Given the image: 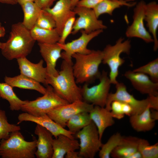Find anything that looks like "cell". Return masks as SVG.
Masks as SVG:
<instances>
[{"label":"cell","mask_w":158,"mask_h":158,"mask_svg":"<svg viewBox=\"0 0 158 158\" xmlns=\"http://www.w3.org/2000/svg\"><path fill=\"white\" fill-rule=\"evenodd\" d=\"M35 42L30 30L22 22L14 24L8 39L1 49L2 54L9 60L26 57L31 51Z\"/></svg>","instance_id":"obj_1"},{"label":"cell","mask_w":158,"mask_h":158,"mask_svg":"<svg viewBox=\"0 0 158 158\" xmlns=\"http://www.w3.org/2000/svg\"><path fill=\"white\" fill-rule=\"evenodd\" d=\"M73 62L63 60L58 75H48L47 79V85L52 86L59 96L69 103L83 100L81 87L77 85L73 75Z\"/></svg>","instance_id":"obj_2"},{"label":"cell","mask_w":158,"mask_h":158,"mask_svg":"<svg viewBox=\"0 0 158 158\" xmlns=\"http://www.w3.org/2000/svg\"><path fill=\"white\" fill-rule=\"evenodd\" d=\"M72 57L75 60L72 68L77 84H88L99 78L101 73L99 67L103 57L102 51L92 50L85 54L75 53Z\"/></svg>","instance_id":"obj_3"},{"label":"cell","mask_w":158,"mask_h":158,"mask_svg":"<svg viewBox=\"0 0 158 158\" xmlns=\"http://www.w3.org/2000/svg\"><path fill=\"white\" fill-rule=\"evenodd\" d=\"M20 131L11 133L9 137L0 142V156L3 158H34L36 140L27 141Z\"/></svg>","instance_id":"obj_4"},{"label":"cell","mask_w":158,"mask_h":158,"mask_svg":"<svg viewBox=\"0 0 158 158\" xmlns=\"http://www.w3.org/2000/svg\"><path fill=\"white\" fill-rule=\"evenodd\" d=\"M116 91L114 93H109L105 107L111 111V104L114 100H118L130 105L133 110V114L142 112L147 107L158 110V96H148L145 99L139 100L128 91L126 85L118 82L115 85Z\"/></svg>","instance_id":"obj_5"},{"label":"cell","mask_w":158,"mask_h":158,"mask_svg":"<svg viewBox=\"0 0 158 158\" xmlns=\"http://www.w3.org/2000/svg\"><path fill=\"white\" fill-rule=\"evenodd\" d=\"M131 48L130 40H124L120 37L115 44L107 45L102 51L103 57L102 63L107 65L110 69L109 77L111 84L115 85L119 73V68L125 62L120 56L123 53L129 54Z\"/></svg>","instance_id":"obj_6"},{"label":"cell","mask_w":158,"mask_h":158,"mask_svg":"<svg viewBox=\"0 0 158 158\" xmlns=\"http://www.w3.org/2000/svg\"><path fill=\"white\" fill-rule=\"evenodd\" d=\"M43 95L29 101L21 106V110L35 116L47 114L49 111L69 103L59 96L50 85H47Z\"/></svg>","instance_id":"obj_7"},{"label":"cell","mask_w":158,"mask_h":158,"mask_svg":"<svg viewBox=\"0 0 158 158\" xmlns=\"http://www.w3.org/2000/svg\"><path fill=\"white\" fill-rule=\"evenodd\" d=\"M75 134L80 141L78 153L80 158H94L103 144L95 123L92 121Z\"/></svg>","instance_id":"obj_8"},{"label":"cell","mask_w":158,"mask_h":158,"mask_svg":"<svg viewBox=\"0 0 158 158\" xmlns=\"http://www.w3.org/2000/svg\"><path fill=\"white\" fill-rule=\"evenodd\" d=\"M97 85L89 87L84 83L81 87L83 100L94 106L105 107L111 84L107 73L103 70Z\"/></svg>","instance_id":"obj_9"},{"label":"cell","mask_w":158,"mask_h":158,"mask_svg":"<svg viewBox=\"0 0 158 158\" xmlns=\"http://www.w3.org/2000/svg\"><path fill=\"white\" fill-rule=\"evenodd\" d=\"M73 10L78 17L75 20L71 33L72 34H75L81 30L89 34L107 28L103 21L97 18L92 9L76 6Z\"/></svg>","instance_id":"obj_10"},{"label":"cell","mask_w":158,"mask_h":158,"mask_svg":"<svg viewBox=\"0 0 158 158\" xmlns=\"http://www.w3.org/2000/svg\"><path fill=\"white\" fill-rule=\"evenodd\" d=\"M94 107L92 104L79 100L60 106L47 114L54 121L65 128L67 121L73 116L82 112L89 113Z\"/></svg>","instance_id":"obj_11"},{"label":"cell","mask_w":158,"mask_h":158,"mask_svg":"<svg viewBox=\"0 0 158 158\" xmlns=\"http://www.w3.org/2000/svg\"><path fill=\"white\" fill-rule=\"evenodd\" d=\"M146 4L144 1L142 0L134 6L133 22L127 28L125 35L128 38H138L147 43H150L153 42V40L144 24Z\"/></svg>","instance_id":"obj_12"},{"label":"cell","mask_w":158,"mask_h":158,"mask_svg":"<svg viewBox=\"0 0 158 158\" xmlns=\"http://www.w3.org/2000/svg\"><path fill=\"white\" fill-rule=\"evenodd\" d=\"M81 36L78 38L71 41L63 44L57 42L63 51L61 52V58L68 62H73L72 56L74 54L79 53L87 54L90 53L92 50L87 48L89 42L94 38L102 33L103 30H98L87 34L81 30Z\"/></svg>","instance_id":"obj_13"},{"label":"cell","mask_w":158,"mask_h":158,"mask_svg":"<svg viewBox=\"0 0 158 158\" xmlns=\"http://www.w3.org/2000/svg\"><path fill=\"white\" fill-rule=\"evenodd\" d=\"M18 118V124L24 121L35 123L48 130L55 138L61 134L64 135L72 138H74L72 133L59 125L51 118L47 114H44L39 116H35L27 113L24 112L19 114Z\"/></svg>","instance_id":"obj_14"},{"label":"cell","mask_w":158,"mask_h":158,"mask_svg":"<svg viewBox=\"0 0 158 158\" xmlns=\"http://www.w3.org/2000/svg\"><path fill=\"white\" fill-rule=\"evenodd\" d=\"M124 75L133 87L141 93L148 96H158V83L153 82L147 75L128 70Z\"/></svg>","instance_id":"obj_15"},{"label":"cell","mask_w":158,"mask_h":158,"mask_svg":"<svg viewBox=\"0 0 158 158\" xmlns=\"http://www.w3.org/2000/svg\"><path fill=\"white\" fill-rule=\"evenodd\" d=\"M17 60L20 74L47 85L48 74L46 68L43 66V60H41L37 63L31 62L26 57L19 58Z\"/></svg>","instance_id":"obj_16"},{"label":"cell","mask_w":158,"mask_h":158,"mask_svg":"<svg viewBox=\"0 0 158 158\" xmlns=\"http://www.w3.org/2000/svg\"><path fill=\"white\" fill-rule=\"evenodd\" d=\"M43 10L50 14L54 20L56 25L55 28L60 36L67 20L76 15L72 9L70 0H59L52 8Z\"/></svg>","instance_id":"obj_17"},{"label":"cell","mask_w":158,"mask_h":158,"mask_svg":"<svg viewBox=\"0 0 158 158\" xmlns=\"http://www.w3.org/2000/svg\"><path fill=\"white\" fill-rule=\"evenodd\" d=\"M40 52L45 61L48 75L56 76L59 74L56 69L57 61L61 58V48L57 43H38Z\"/></svg>","instance_id":"obj_18"},{"label":"cell","mask_w":158,"mask_h":158,"mask_svg":"<svg viewBox=\"0 0 158 158\" xmlns=\"http://www.w3.org/2000/svg\"><path fill=\"white\" fill-rule=\"evenodd\" d=\"M35 133L38 137L35 156L37 158H52L53 153V135L46 128L37 124Z\"/></svg>","instance_id":"obj_19"},{"label":"cell","mask_w":158,"mask_h":158,"mask_svg":"<svg viewBox=\"0 0 158 158\" xmlns=\"http://www.w3.org/2000/svg\"><path fill=\"white\" fill-rule=\"evenodd\" d=\"M89 114L92 121L97 128L99 139L101 140L105 130L115 123L111 111L105 107L95 106Z\"/></svg>","instance_id":"obj_20"},{"label":"cell","mask_w":158,"mask_h":158,"mask_svg":"<svg viewBox=\"0 0 158 158\" xmlns=\"http://www.w3.org/2000/svg\"><path fill=\"white\" fill-rule=\"evenodd\" d=\"M144 20L146 22L149 32L152 35L154 43L153 50L156 51L158 49L157 36L158 28V4L156 1H151L146 4Z\"/></svg>","instance_id":"obj_21"},{"label":"cell","mask_w":158,"mask_h":158,"mask_svg":"<svg viewBox=\"0 0 158 158\" xmlns=\"http://www.w3.org/2000/svg\"><path fill=\"white\" fill-rule=\"evenodd\" d=\"M53 153L52 158H63L67 152L79 149V143L74 138L61 134L53 139Z\"/></svg>","instance_id":"obj_22"},{"label":"cell","mask_w":158,"mask_h":158,"mask_svg":"<svg viewBox=\"0 0 158 158\" xmlns=\"http://www.w3.org/2000/svg\"><path fill=\"white\" fill-rule=\"evenodd\" d=\"M150 109L148 107L141 113L129 116L130 123L135 130L146 132L151 130L154 127L156 120L151 117Z\"/></svg>","instance_id":"obj_23"},{"label":"cell","mask_w":158,"mask_h":158,"mask_svg":"<svg viewBox=\"0 0 158 158\" xmlns=\"http://www.w3.org/2000/svg\"><path fill=\"white\" fill-rule=\"evenodd\" d=\"M4 81L13 87L34 90L43 95L46 92V88L40 83L21 74L13 77L6 76Z\"/></svg>","instance_id":"obj_24"},{"label":"cell","mask_w":158,"mask_h":158,"mask_svg":"<svg viewBox=\"0 0 158 158\" xmlns=\"http://www.w3.org/2000/svg\"><path fill=\"white\" fill-rule=\"evenodd\" d=\"M139 139L135 137H124L121 143L113 150L110 156L114 158H129L138 150Z\"/></svg>","instance_id":"obj_25"},{"label":"cell","mask_w":158,"mask_h":158,"mask_svg":"<svg viewBox=\"0 0 158 158\" xmlns=\"http://www.w3.org/2000/svg\"><path fill=\"white\" fill-rule=\"evenodd\" d=\"M137 3L126 0H104L92 9L97 18L102 15L107 14L112 16L114 11L122 6H134Z\"/></svg>","instance_id":"obj_26"},{"label":"cell","mask_w":158,"mask_h":158,"mask_svg":"<svg viewBox=\"0 0 158 158\" xmlns=\"http://www.w3.org/2000/svg\"><path fill=\"white\" fill-rule=\"evenodd\" d=\"M24 14L22 23L29 30L35 25L37 20L43 9L34 2H28L21 5Z\"/></svg>","instance_id":"obj_27"},{"label":"cell","mask_w":158,"mask_h":158,"mask_svg":"<svg viewBox=\"0 0 158 158\" xmlns=\"http://www.w3.org/2000/svg\"><path fill=\"white\" fill-rule=\"evenodd\" d=\"M30 31L33 38L39 43H56L60 38V35L56 28L47 30L35 26Z\"/></svg>","instance_id":"obj_28"},{"label":"cell","mask_w":158,"mask_h":158,"mask_svg":"<svg viewBox=\"0 0 158 158\" xmlns=\"http://www.w3.org/2000/svg\"><path fill=\"white\" fill-rule=\"evenodd\" d=\"M0 97L8 102L12 111L21 110L22 105L28 101L20 99L14 92L13 87L5 82H0Z\"/></svg>","instance_id":"obj_29"},{"label":"cell","mask_w":158,"mask_h":158,"mask_svg":"<svg viewBox=\"0 0 158 158\" xmlns=\"http://www.w3.org/2000/svg\"><path fill=\"white\" fill-rule=\"evenodd\" d=\"M92 121L89 113L82 112L77 114L67 121L66 126L73 135L89 125Z\"/></svg>","instance_id":"obj_30"},{"label":"cell","mask_w":158,"mask_h":158,"mask_svg":"<svg viewBox=\"0 0 158 158\" xmlns=\"http://www.w3.org/2000/svg\"><path fill=\"white\" fill-rule=\"evenodd\" d=\"M123 137L118 133L111 136L105 144H102L99 151V157L100 158H110L111 153L121 143Z\"/></svg>","instance_id":"obj_31"},{"label":"cell","mask_w":158,"mask_h":158,"mask_svg":"<svg viewBox=\"0 0 158 158\" xmlns=\"http://www.w3.org/2000/svg\"><path fill=\"white\" fill-rule=\"evenodd\" d=\"M20 130V126L8 123L5 111L0 109V140L8 138L11 133Z\"/></svg>","instance_id":"obj_32"},{"label":"cell","mask_w":158,"mask_h":158,"mask_svg":"<svg viewBox=\"0 0 158 158\" xmlns=\"http://www.w3.org/2000/svg\"><path fill=\"white\" fill-rule=\"evenodd\" d=\"M138 150L141 154L142 158H158V143L150 145L145 139L140 138Z\"/></svg>","instance_id":"obj_33"},{"label":"cell","mask_w":158,"mask_h":158,"mask_svg":"<svg viewBox=\"0 0 158 158\" xmlns=\"http://www.w3.org/2000/svg\"><path fill=\"white\" fill-rule=\"evenodd\" d=\"M133 71L145 74L153 82L158 83V58H157L145 65L134 69Z\"/></svg>","instance_id":"obj_34"},{"label":"cell","mask_w":158,"mask_h":158,"mask_svg":"<svg viewBox=\"0 0 158 158\" xmlns=\"http://www.w3.org/2000/svg\"><path fill=\"white\" fill-rule=\"evenodd\" d=\"M38 27L47 30L56 28L55 21L48 13L43 10L36 22L35 25Z\"/></svg>","instance_id":"obj_35"},{"label":"cell","mask_w":158,"mask_h":158,"mask_svg":"<svg viewBox=\"0 0 158 158\" xmlns=\"http://www.w3.org/2000/svg\"><path fill=\"white\" fill-rule=\"evenodd\" d=\"M75 20V15H74L69 18L66 22L63 27L59 40L58 42V43L61 44L65 43L67 38L71 34Z\"/></svg>","instance_id":"obj_36"},{"label":"cell","mask_w":158,"mask_h":158,"mask_svg":"<svg viewBox=\"0 0 158 158\" xmlns=\"http://www.w3.org/2000/svg\"><path fill=\"white\" fill-rule=\"evenodd\" d=\"M110 111L113 118L120 119L125 116L122 110V103L119 101L114 100L111 102Z\"/></svg>","instance_id":"obj_37"},{"label":"cell","mask_w":158,"mask_h":158,"mask_svg":"<svg viewBox=\"0 0 158 158\" xmlns=\"http://www.w3.org/2000/svg\"><path fill=\"white\" fill-rule=\"evenodd\" d=\"M104 0H80L76 6L92 9Z\"/></svg>","instance_id":"obj_38"},{"label":"cell","mask_w":158,"mask_h":158,"mask_svg":"<svg viewBox=\"0 0 158 158\" xmlns=\"http://www.w3.org/2000/svg\"><path fill=\"white\" fill-rule=\"evenodd\" d=\"M56 0H34V2L41 9L50 8Z\"/></svg>","instance_id":"obj_39"},{"label":"cell","mask_w":158,"mask_h":158,"mask_svg":"<svg viewBox=\"0 0 158 158\" xmlns=\"http://www.w3.org/2000/svg\"><path fill=\"white\" fill-rule=\"evenodd\" d=\"M121 102L122 103V110L124 114L129 116L133 115V110L131 107L127 104Z\"/></svg>","instance_id":"obj_40"},{"label":"cell","mask_w":158,"mask_h":158,"mask_svg":"<svg viewBox=\"0 0 158 158\" xmlns=\"http://www.w3.org/2000/svg\"><path fill=\"white\" fill-rule=\"evenodd\" d=\"M66 158H80L78 152L75 151H71L67 152L65 155Z\"/></svg>","instance_id":"obj_41"},{"label":"cell","mask_w":158,"mask_h":158,"mask_svg":"<svg viewBox=\"0 0 158 158\" xmlns=\"http://www.w3.org/2000/svg\"><path fill=\"white\" fill-rule=\"evenodd\" d=\"M129 158H142V157L140 152L138 150L131 155Z\"/></svg>","instance_id":"obj_42"},{"label":"cell","mask_w":158,"mask_h":158,"mask_svg":"<svg viewBox=\"0 0 158 158\" xmlns=\"http://www.w3.org/2000/svg\"><path fill=\"white\" fill-rule=\"evenodd\" d=\"M0 2L11 5H15L17 4L16 0H0Z\"/></svg>","instance_id":"obj_43"},{"label":"cell","mask_w":158,"mask_h":158,"mask_svg":"<svg viewBox=\"0 0 158 158\" xmlns=\"http://www.w3.org/2000/svg\"><path fill=\"white\" fill-rule=\"evenodd\" d=\"M151 115L152 118L156 120L158 119V112L157 110H154L152 112L151 111Z\"/></svg>","instance_id":"obj_44"},{"label":"cell","mask_w":158,"mask_h":158,"mask_svg":"<svg viewBox=\"0 0 158 158\" xmlns=\"http://www.w3.org/2000/svg\"><path fill=\"white\" fill-rule=\"evenodd\" d=\"M80 0H70L71 5V8L73 10V8L76 6Z\"/></svg>","instance_id":"obj_45"},{"label":"cell","mask_w":158,"mask_h":158,"mask_svg":"<svg viewBox=\"0 0 158 158\" xmlns=\"http://www.w3.org/2000/svg\"><path fill=\"white\" fill-rule=\"evenodd\" d=\"M5 34V30L4 28L3 27L0 26V38L3 37Z\"/></svg>","instance_id":"obj_46"},{"label":"cell","mask_w":158,"mask_h":158,"mask_svg":"<svg viewBox=\"0 0 158 158\" xmlns=\"http://www.w3.org/2000/svg\"><path fill=\"white\" fill-rule=\"evenodd\" d=\"M17 3L20 6L22 4L28 2H34V0H16Z\"/></svg>","instance_id":"obj_47"},{"label":"cell","mask_w":158,"mask_h":158,"mask_svg":"<svg viewBox=\"0 0 158 158\" xmlns=\"http://www.w3.org/2000/svg\"><path fill=\"white\" fill-rule=\"evenodd\" d=\"M4 43H2L0 42V49H1L4 45Z\"/></svg>","instance_id":"obj_48"},{"label":"cell","mask_w":158,"mask_h":158,"mask_svg":"<svg viewBox=\"0 0 158 158\" xmlns=\"http://www.w3.org/2000/svg\"><path fill=\"white\" fill-rule=\"evenodd\" d=\"M128 2H134L136 0H126Z\"/></svg>","instance_id":"obj_49"},{"label":"cell","mask_w":158,"mask_h":158,"mask_svg":"<svg viewBox=\"0 0 158 158\" xmlns=\"http://www.w3.org/2000/svg\"><path fill=\"white\" fill-rule=\"evenodd\" d=\"M1 22H0V26H1Z\"/></svg>","instance_id":"obj_50"}]
</instances>
